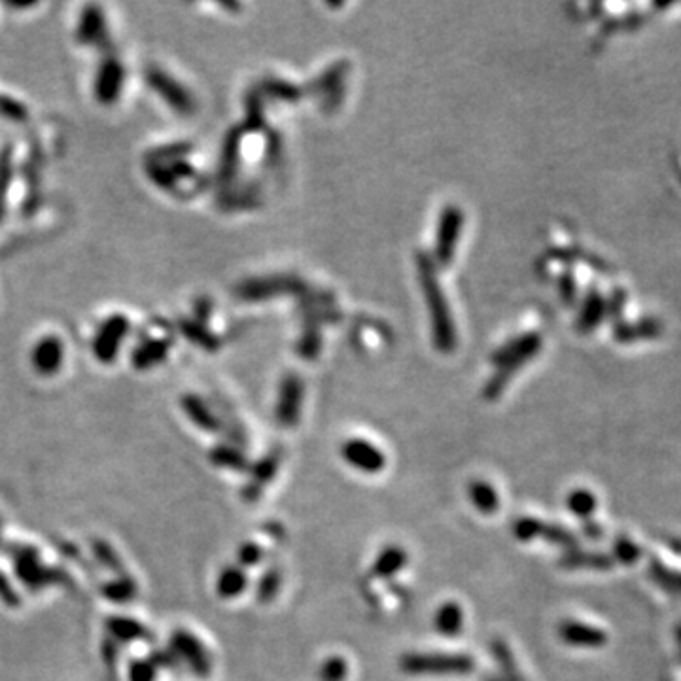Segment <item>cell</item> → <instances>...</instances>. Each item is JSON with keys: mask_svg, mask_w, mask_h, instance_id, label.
Returning <instances> with one entry per match:
<instances>
[{"mask_svg": "<svg viewBox=\"0 0 681 681\" xmlns=\"http://www.w3.org/2000/svg\"><path fill=\"white\" fill-rule=\"evenodd\" d=\"M419 277L422 284V291L428 300V309L432 316V331L433 343L437 351L452 352L456 347V330L451 320V310L442 290L440 280L433 273V265L428 256H419Z\"/></svg>", "mask_w": 681, "mask_h": 681, "instance_id": "1", "label": "cell"}, {"mask_svg": "<svg viewBox=\"0 0 681 681\" xmlns=\"http://www.w3.org/2000/svg\"><path fill=\"white\" fill-rule=\"evenodd\" d=\"M400 670L409 676H466L475 670V659L466 653H405Z\"/></svg>", "mask_w": 681, "mask_h": 681, "instance_id": "2", "label": "cell"}, {"mask_svg": "<svg viewBox=\"0 0 681 681\" xmlns=\"http://www.w3.org/2000/svg\"><path fill=\"white\" fill-rule=\"evenodd\" d=\"M14 568H15L17 579L33 593H36V591H40L47 585H52V583H66L68 581L66 572L42 566L38 551L35 547H15L14 549Z\"/></svg>", "mask_w": 681, "mask_h": 681, "instance_id": "3", "label": "cell"}, {"mask_svg": "<svg viewBox=\"0 0 681 681\" xmlns=\"http://www.w3.org/2000/svg\"><path fill=\"white\" fill-rule=\"evenodd\" d=\"M146 84H148L161 99L178 114H193L196 112V99L178 80H175L168 72L148 66L146 68Z\"/></svg>", "mask_w": 681, "mask_h": 681, "instance_id": "4", "label": "cell"}, {"mask_svg": "<svg viewBox=\"0 0 681 681\" xmlns=\"http://www.w3.org/2000/svg\"><path fill=\"white\" fill-rule=\"evenodd\" d=\"M129 328H131V324H129V319L126 314L108 316V319L99 326V330H97V333L93 337L91 349H93L95 358L103 361V363L114 361V358L119 352L121 343H124L127 333H129Z\"/></svg>", "mask_w": 681, "mask_h": 681, "instance_id": "5", "label": "cell"}, {"mask_svg": "<svg viewBox=\"0 0 681 681\" xmlns=\"http://www.w3.org/2000/svg\"><path fill=\"white\" fill-rule=\"evenodd\" d=\"M170 651L177 655L178 661H184L188 668L201 677L210 676L212 672V656L207 647L188 630H177L170 636Z\"/></svg>", "mask_w": 681, "mask_h": 681, "instance_id": "6", "label": "cell"}, {"mask_svg": "<svg viewBox=\"0 0 681 681\" xmlns=\"http://www.w3.org/2000/svg\"><path fill=\"white\" fill-rule=\"evenodd\" d=\"M280 462H282V449L275 447L263 458H259L254 466H250L249 481L245 486H242L240 498L247 503H256L263 496L267 484L277 477Z\"/></svg>", "mask_w": 681, "mask_h": 681, "instance_id": "7", "label": "cell"}, {"mask_svg": "<svg viewBox=\"0 0 681 681\" xmlns=\"http://www.w3.org/2000/svg\"><path fill=\"white\" fill-rule=\"evenodd\" d=\"M303 392L305 386L301 379L294 373H290L282 379L280 391H279V401H277V422L280 428H296L301 417V403H303Z\"/></svg>", "mask_w": 681, "mask_h": 681, "instance_id": "8", "label": "cell"}, {"mask_svg": "<svg viewBox=\"0 0 681 681\" xmlns=\"http://www.w3.org/2000/svg\"><path fill=\"white\" fill-rule=\"evenodd\" d=\"M340 456H343V460L354 470L368 475L381 473L386 466L384 452L373 443L360 440V437H354V440H349L340 445Z\"/></svg>", "mask_w": 681, "mask_h": 681, "instance_id": "9", "label": "cell"}, {"mask_svg": "<svg viewBox=\"0 0 681 681\" xmlns=\"http://www.w3.org/2000/svg\"><path fill=\"white\" fill-rule=\"evenodd\" d=\"M462 226H464V214L454 205L447 207L442 214L440 226H437V240H435V256L437 261L449 265L454 252L458 239L462 233Z\"/></svg>", "mask_w": 681, "mask_h": 681, "instance_id": "10", "label": "cell"}, {"mask_svg": "<svg viewBox=\"0 0 681 681\" xmlns=\"http://www.w3.org/2000/svg\"><path fill=\"white\" fill-rule=\"evenodd\" d=\"M126 82V68L117 61L116 57H107L99 70H97V78H95V97L97 101L101 105H114L117 101V97L121 93V87H124Z\"/></svg>", "mask_w": 681, "mask_h": 681, "instance_id": "11", "label": "cell"}, {"mask_svg": "<svg viewBox=\"0 0 681 681\" xmlns=\"http://www.w3.org/2000/svg\"><path fill=\"white\" fill-rule=\"evenodd\" d=\"M146 175L161 189L175 191L180 180H189L196 177V168L188 161L177 159L170 163H146Z\"/></svg>", "mask_w": 681, "mask_h": 681, "instance_id": "12", "label": "cell"}, {"mask_svg": "<svg viewBox=\"0 0 681 681\" xmlns=\"http://www.w3.org/2000/svg\"><path fill=\"white\" fill-rule=\"evenodd\" d=\"M65 358L63 340L56 335H46L35 345L33 368L40 375H54L61 370Z\"/></svg>", "mask_w": 681, "mask_h": 681, "instance_id": "13", "label": "cell"}, {"mask_svg": "<svg viewBox=\"0 0 681 681\" xmlns=\"http://www.w3.org/2000/svg\"><path fill=\"white\" fill-rule=\"evenodd\" d=\"M558 636L572 647H602L607 642V636L596 626L566 619L558 626Z\"/></svg>", "mask_w": 681, "mask_h": 681, "instance_id": "14", "label": "cell"}, {"mask_svg": "<svg viewBox=\"0 0 681 681\" xmlns=\"http://www.w3.org/2000/svg\"><path fill=\"white\" fill-rule=\"evenodd\" d=\"M76 38L84 46L105 47V44H108L107 21L99 6H87L84 10L76 29Z\"/></svg>", "mask_w": 681, "mask_h": 681, "instance_id": "15", "label": "cell"}, {"mask_svg": "<svg viewBox=\"0 0 681 681\" xmlns=\"http://www.w3.org/2000/svg\"><path fill=\"white\" fill-rule=\"evenodd\" d=\"M170 345H173V339H144L131 354L133 368L144 371L158 366L167 358Z\"/></svg>", "mask_w": 681, "mask_h": 681, "instance_id": "16", "label": "cell"}, {"mask_svg": "<svg viewBox=\"0 0 681 681\" xmlns=\"http://www.w3.org/2000/svg\"><path fill=\"white\" fill-rule=\"evenodd\" d=\"M182 409L186 412V417L198 428L205 432H214V433L224 430V422L214 415V411L199 396L186 394L182 398Z\"/></svg>", "mask_w": 681, "mask_h": 681, "instance_id": "17", "label": "cell"}, {"mask_svg": "<svg viewBox=\"0 0 681 681\" xmlns=\"http://www.w3.org/2000/svg\"><path fill=\"white\" fill-rule=\"evenodd\" d=\"M282 291H291V280L282 279V277H273V279H254L245 284H240L237 294L242 300H265L277 294H282Z\"/></svg>", "mask_w": 681, "mask_h": 681, "instance_id": "18", "label": "cell"}, {"mask_svg": "<svg viewBox=\"0 0 681 681\" xmlns=\"http://www.w3.org/2000/svg\"><path fill=\"white\" fill-rule=\"evenodd\" d=\"M407 564V553L400 545L384 547L371 566V575L377 579H392L398 575Z\"/></svg>", "mask_w": 681, "mask_h": 681, "instance_id": "19", "label": "cell"}, {"mask_svg": "<svg viewBox=\"0 0 681 681\" xmlns=\"http://www.w3.org/2000/svg\"><path fill=\"white\" fill-rule=\"evenodd\" d=\"M433 628L445 638H456L464 630V612H462L460 604L445 602L437 607L433 615Z\"/></svg>", "mask_w": 681, "mask_h": 681, "instance_id": "20", "label": "cell"}, {"mask_svg": "<svg viewBox=\"0 0 681 681\" xmlns=\"http://www.w3.org/2000/svg\"><path fill=\"white\" fill-rule=\"evenodd\" d=\"M558 566L564 570H610L614 563L602 553H587V551H566L561 558H558Z\"/></svg>", "mask_w": 681, "mask_h": 681, "instance_id": "21", "label": "cell"}, {"mask_svg": "<svg viewBox=\"0 0 681 681\" xmlns=\"http://www.w3.org/2000/svg\"><path fill=\"white\" fill-rule=\"evenodd\" d=\"M468 496L473 507L483 515H494L500 507V498L494 486L489 481L473 479L468 484Z\"/></svg>", "mask_w": 681, "mask_h": 681, "instance_id": "22", "label": "cell"}, {"mask_svg": "<svg viewBox=\"0 0 681 681\" xmlns=\"http://www.w3.org/2000/svg\"><path fill=\"white\" fill-rule=\"evenodd\" d=\"M491 655L498 666V676L502 677V681H526L517 666L513 651H511V647L503 640L494 638L491 642Z\"/></svg>", "mask_w": 681, "mask_h": 681, "instance_id": "23", "label": "cell"}, {"mask_svg": "<svg viewBox=\"0 0 681 681\" xmlns=\"http://www.w3.org/2000/svg\"><path fill=\"white\" fill-rule=\"evenodd\" d=\"M107 630L114 642H135V640H150V632L144 625L129 617H110L107 621Z\"/></svg>", "mask_w": 681, "mask_h": 681, "instance_id": "24", "label": "cell"}, {"mask_svg": "<svg viewBox=\"0 0 681 681\" xmlns=\"http://www.w3.org/2000/svg\"><path fill=\"white\" fill-rule=\"evenodd\" d=\"M208 460L218 468H226V470L237 472V473H245V472L250 470V462H249L247 454L242 452L239 447L228 445V443L214 447L208 454Z\"/></svg>", "mask_w": 681, "mask_h": 681, "instance_id": "25", "label": "cell"}, {"mask_svg": "<svg viewBox=\"0 0 681 681\" xmlns=\"http://www.w3.org/2000/svg\"><path fill=\"white\" fill-rule=\"evenodd\" d=\"M247 587H249V575L245 568H240L239 564L226 566L216 581V591L222 598H235L245 593Z\"/></svg>", "mask_w": 681, "mask_h": 681, "instance_id": "26", "label": "cell"}, {"mask_svg": "<svg viewBox=\"0 0 681 681\" xmlns=\"http://www.w3.org/2000/svg\"><path fill=\"white\" fill-rule=\"evenodd\" d=\"M282 587V572L277 566L267 568L256 583V600L259 604L273 602Z\"/></svg>", "mask_w": 681, "mask_h": 681, "instance_id": "27", "label": "cell"}, {"mask_svg": "<svg viewBox=\"0 0 681 681\" xmlns=\"http://www.w3.org/2000/svg\"><path fill=\"white\" fill-rule=\"evenodd\" d=\"M178 326H180V330H182V333H184L186 339H189L191 343H196V345L203 347L205 351H212L214 352V351H218V347H220V340H218L212 333H208L207 328L201 322L184 319V320H180Z\"/></svg>", "mask_w": 681, "mask_h": 681, "instance_id": "28", "label": "cell"}, {"mask_svg": "<svg viewBox=\"0 0 681 681\" xmlns=\"http://www.w3.org/2000/svg\"><path fill=\"white\" fill-rule=\"evenodd\" d=\"M103 596H107L110 602L124 604L129 602L137 596V583L129 575H119L116 581L107 583V585L101 587Z\"/></svg>", "mask_w": 681, "mask_h": 681, "instance_id": "29", "label": "cell"}, {"mask_svg": "<svg viewBox=\"0 0 681 681\" xmlns=\"http://www.w3.org/2000/svg\"><path fill=\"white\" fill-rule=\"evenodd\" d=\"M540 538H544L547 544H551L554 547H563V549H568V551H574L577 547V538L566 526H561V524L544 523Z\"/></svg>", "mask_w": 681, "mask_h": 681, "instance_id": "30", "label": "cell"}, {"mask_svg": "<svg viewBox=\"0 0 681 681\" xmlns=\"http://www.w3.org/2000/svg\"><path fill=\"white\" fill-rule=\"evenodd\" d=\"M566 505L575 517L589 519L596 509V498H595L593 493H589L585 489H579V491H574V493L568 494Z\"/></svg>", "mask_w": 681, "mask_h": 681, "instance_id": "31", "label": "cell"}, {"mask_svg": "<svg viewBox=\"0 0 681 681\" xmlns=\"http://www.w3.org/2000/svg\"><path fill=\"white\" fill-rule=\"evenodd\" d=\"M239 144H240V135L237 131L229 133V137L226 138L224 154H222V167H220L222 180H229L235 175L237 163H239Z\"/></svg>", "mask_w": 681, "mask_h": 681, "instance_id": "32", "label": "cell"}, {"mask_svg": "<svg viewBox=\"0 0 681 681\" xmlns=\"http://www.w3.org/2000/svg\"><path fill=\"white\" fill-rule=\"evenodd\" d=\"M191 150V146L188 142H175V144H165L159 146L156 150H150V154L146 156V163H170L182 159L188 152Z\"/></svg>", "mask_w": 681, "mask_h": 681, "instance_id": "33", "label": "cell"}, {"mask_svg": "<svg viewBox=\"0 0 681 681\" xmlns=\"http://www.w3.org/2000/svg\"><path fill=\"white\" fill-rule=\"evenodd\" d=\"M91 549H93V554L97 561H99L107 570L114 572V574H124V563L119 561V556L116 554V551L103 540H95L91 544Z\"/></svg>", "mask_w": 681, "mask_h": 681, "instance_id": "34", "label": "cell"}, {"mask_svg": "<svg viewBox=\"0 0 681 681\" xmlns=\"http://www.w3.org/2000/svg\"><path fill=\"white\" fill-rule=\"evenodd\" d=\"M349 676V665L339 655H331L320 665L319 679L320 681H345Z\"/></svg>", "mask_w": 681, "mask_h": 681, "instance_id": "35", "label": "cell"}, {"mask_svg": "<svg viewBox=\"0 0 681 681\" xmlns=\"http://www.w3.org/2000/svg\"><path fill=\"white\" fill-rule=\"evenodd\" d=\"M542 524H544V521H540V519L519 517L513 523V536L519 542H523V544H528L532 540H538L540 538V532H542Z\"/></svg>", "mask_w": 681, "mask_h": 681, "instance_id": "36", "label": "cell"}, {"mask_svg": "<svg viewBox=\"0 0 681 681\" xmlns=\"http://www.w3.org/2000/svg\"><path fill=\"white\" fill-rule=\"evenodd\" d=\"M12 173H14V168H12V154L6 148L3 154H0V218H3V212H5L6 191L10 188Z\"/></svg>", "mask_w": 681, "mask_h": 681, "instance_id": "37", "label": "cell"}, {"mask_svg": "<svg viewBox=\"0 0 681 681\" xmlns=\"http://www.w3.org/2000/svg\"><path fill=\"white\" fill-rule=\"evenodd\" d=\"M263 549L261 545L254 544V542H247L242 544L237 551V563L240 568H252V566H258L261 561H263Z\"/></svg>", "mask_w": 681, "mask_h": 681, "instance_id": "38", "label": "cell"}, {"mask_svg": "<svg viewBox=\"0 0 681 681\" xmlns=\"http://www.w3.org/2000/svg\"><path fill=\"white\" fill-rule=\"evenodd\" d=\"M0 114L14 121H23L29 116L27 108L23 107L19 101L12 99V97H0Z\"/></svg>", "mask_w": 681, "mask_h": 681, "instance_id": "39", "label": "cell"}, {"mask_svg": "<svg viewBox=\"0 0 681 681\" xmlns=\"http://www.w3.org/2000/svg\"><path fill=\"white\" fill-rule=\"evenodd\" d=\"M158 668L150 661H131L129 679L131 681H156Z\"/></svg>", "mask_w": 681, "mask_h": 681, "instance_id": "40", "label": "cell"}, {"mask_svg": "<svg viewBox=\"0 0 681 681\" xmlns=\"http://www.w3.org/2000/svg\"><path fill=\"white\" fill-rule=\"evenodd\" d=\"M615 554H617V558H619L621 563L630 564V563H635V561H636L640 553H638L636 545H632V544H630L628 540H625V538H619V540L615 542Z\"/></svg>", "mask_w": 681, "mask_h": 681, "instance_id": "41", "label": "cell"}, {"mask_svg": "<svg viewBox=\"0 0 681 681\" xmlns=\"http://www.w3.org/2000/svg\"><path fill=\"white\" fill-rule=\"evenodd\" d=\"M0 600H3L8 607H17L19 602H21L17 593L12 587V583L8 581V577L3 572H0Z\"/></svg>", "mask_w": 681, "mask_h": 681, "instance_id": "42", "label": "cell"}, {"mask_svg": "<svg viewBox=\"0 0 681 681\" xmlns=\"http://www.w3.org/2000/svg\"><path fill=\"white\" fill-rule=\"evenodd\" d=\"M150 663L156 666V668H177L178 666V659L177 655L173 651H156L152 656H150Z\"/></svg>", "mask_w": 681, "mask_h": 681, "instance_id": "43", "label": "cell"}, {"mask_svg": "<svg viewBox=\"0 0 681 681\" xmlns=\"http://www.w3.org/2000/svg\"><path fill=\"white\" fill-rule=\"evenodd\" d=\"M103 656H105V663H107L108 668L116 666V661H117V644L112 638H108L103 644Z\"/></svg>", "mask_w": 681, "mask_h": 681, "instance_id": "44", "label": "cell"}, {"mask_svg": "<svg viewBox=\"0 0 681 681\" xmlns=\"http://www.w3.org/2000/svg\"><path fill=\"white\" fill-rule=\"evenodd\" d=\"M263 532H265L267 536H269V538H273L275 542H282V540H286V530H284V526L279 524V523H267V524L263 526Z\"/></svg>", "mask_w": 681, "mask_h": 681, "instance_id": "45", "label": "cell"}, {"mask_svg": "<svg viewBox=\"0 0 681 681\" xmlns=\"http://www.w3.org/2000/svg\"><path fill=\"white\" fill-rule=\"evenodd\" d=\"M583 532H585V536H589V538H593V540L602 538V528H600V524H596V523H593V521H585V523H583Z\"/></svg>", "mask_w": 681, "mask_h": 681, "instance_id": "46", "label": "cell"}, {"mask_svg": "<svg viewBox=\"0 0 681 681\" xmlns=\"http://www.w3.org/2000/svg\"><path fill=\"white\" fill-rule=\"evenodd\" d=\"M483 681H502V677L498 674H484Z\"/></svg>", "mask_w": 681, "mask_h": 681, "instance_id": "47", "label": "cell"}]
</instances>
